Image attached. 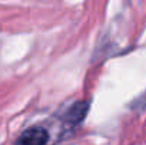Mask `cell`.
<instances>
[{
  "instance_id": "obj_2",
  "label": "cell",
  "mask_w": 146,
  "mask_h": 145,
  "mask_svg": "<svg viewBox=\"0 0 146 145\" xmlns=\"http://www.w3.org/2000/svg\"><path fill=\"white\" fill-rule=\"evenodd\" d=\"M48 140L50 134L43 125H31L20 134L14 145H47Z\"/></svg>"
},
{
  "instance_id": "obj_1",
  "label": "cell",
  "mask_w": 146,
  "mask_h": 145,
  "mask_svg": "<svg viewBox=\"0 0 146 145\" xmlns=\"http://www.w3.org/2000/svg\"><path fill=\"white\" fill-rule=\"evenodd\" d=\"M90 107H91V102L88 100H78V101L72 102L65 110V112L61 115L62 124H65L67 127H71V128L80 127L84 122V120L87 118Z\"/></svg>"
},
{
  "instance_id": "obj_3",
  "label": "cell",
  "mask_w": 146,
  "mask_h": 145,
  "mask_svg": "<svg viewBox=\"0 0 146 145\" xmlns=\"http://www.w3.org/2000/svg\"><path fill=\"white\" fill-rule=\"evenodd\" d=\"M132 108H135V110H145L146 108V93L135 100V102L132 104Z\"/></svg>"
}]
</instances>
